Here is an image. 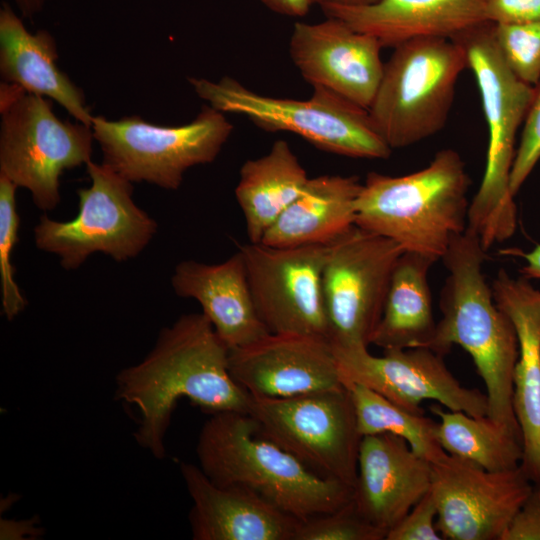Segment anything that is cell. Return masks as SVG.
Masks as SVG:
<instances>
[{
	"label": "cell",
	"mask_w": 540,
	"mask_h": 540,
	"mask_svg": "<svg viewBox=\"0 0 540 540\" xmlns=\"http://www.w3.org/2000/svg\"><path fill=\"white\" fill-rule=\"evenodd\" d=\"M228 354L202 313L185 314L160 331L141 362L116 375L114 398L135 408L139 446L157 459L166 456V432L182 397L210 414L247 412L251 396L232 378Z\"/></svg>",
	"instance_id": "6da1fadb"
},
{
	"label": "cell",
	"mask_w": 540,
	"mask_h": 540,
	"mask_svg": "<svg viewBox=\"0 0 540 540\" xmlns=\"http://www.w3.org/2000/svg\"><path fill=\"white\" fill-rule=\"evenodd\" d=\"M486 252L477 234L467 227L442 257L448 276L440 297L442 318L431 349L444 356L453 345L462 347L484 382L487 417L522 439L513 406L518 339L484 276Z\"/></svg>",
	"instance_id": "7a4b0ae2"
},
{
	"label": "cell",
	"mask_w": 540,
	"mask_h": 540,
	"mask_svg": "<svg viewBox=\"0 0 540 540\" xmlns=\"http://www.w3.org/2000/svg\"><path fill=\"white\" fill-rule=\"evenodd\" d=\"M199 467L215 484L251 490L304 520L333 512L353 499L354 488L323 477L265 437L247 412L212 413L196 445Z\"/></svg>",
	"instance_id": "3957f363"
},
{
	"label": "cell",
	"mask_w": 540,
	"mask_h": 540,
	"mask_svg": "<svg viewBox=\"0 0 540 540\" xmlns=\"http://www.w3.org/2000/svg\"><path fill=\"white\" fill-rule=\"evenodd\" d=\"M469 186L466 165L451 148L406 175L370 172L356 200L355 225L437 262L467 229Z\"/></svg>",
	"instance_id": "277c9868"
},
{
	"label": "cell",
	"mask_w": 540,
	"mask_h": 540,
	"mask_svg": "<svg viewBox=\"0 0 540 540\" xmlns=\"http://www.w3.org/2000/svg\"><path fill=\"white\" fill-rule=\"evenodd\" d=\"M453 40L464 49L475 77L488 127L486 164L481 184L468 209L467 227L487 251L516 230L517 208L510 173L518 129L524 123L535 89L517 78L503 60L494 38V23L485 21Z\"/></svg>",
	"instance_id": "5b68a950"
},
{
	"label": "cell",
	"mask_w": 540,
	"mask_h": 540,
	"mask_svg": "<svg viewBox=\"0 0 540 540\" xmlns=\"http://www.w3.org/2000/svg\"><path fill=\"white\" fill-rule=\"evenodd\" d=\"M466 68L465 51L453 39L419 38L393 48L368 108L384 142L399 149L440 132Z\"/></svg>",
	"instance_id": "8992f818"
},
{
	"label": "cell",
	"mask_w": 540,
	"mask_h": 540,
	"mask_svg": "<svg viewBox=\"0 0 540 540\" xmlns=\"http://www.w3.org/2000/svg\"><path fill=\"white\" fill-rule=\"evenodd\" d=\"M195 93L223 112L245 116L266 132L296 134L316 148L351 158L387 159L392 149L378 134L367 109L322 88L308 99L259 94L236 79H188Z\"/></svg>",
	"instance_id": "52a82bcc"
},
{
	"label": "cell",
	"mask_w": 540,
	"mask_h": 540,
	"mask_svg": "<svg viewBox=\"0 0 540 540\" xmlns=\"http://www.w3.org/2000/svg\"><path fill=\"white\" fill-rule=\"evenodd\" d=\"M0 114V174L29 190L39 209H54L63 172L91 161L92 127L59 119L50 99L6 82Z\"/></svg>",
	"instance_id": "ba28073f"
},
{
	"label": "cell",
	"mask_w": 540,
	"mask_h": 540,
	"mask_svg": "<svg viewBox=\"0 0 540 540\" xmlns=\"http://www.w3.org/2000/svg\"><path fill=\"white\" fill-rule=\"evenodd\" d=\"M225 113L204 105L181 126H159L140 116L108 120L94 116L92 131L104 164L131 183L177 190L191 167L213 162L233 131Z\"/></svg>",
	"instance_id": "9c48e42d"
},
{
	"label": "cell",
	"mask_w": 540,
	"mask_h": 540,
	"mask_svg": "<svg viewBox=\"0 0 540 540\" xmlns=\"http://www.w3.org/2000/svg\"><path fill=\"white\" fill-rule=\"evenodd\" d=\"M91 185L77 191L79 211L69 221L41 216L37 248L59 257L65 270L79 268L96 252L118 262L139 255L157 232V222L133 200V186L108 165L86 164Z\"/></svg>",
	"instance_id": "30bf717a"
},
{
	"label": "cell",
	"mask_w": 540,
	"mask_h": 540,
	"mask_svg": "<svg viewBox=\"0 0 540 540\" xmlns=\"http://www.w3.org/2000/svg\"><path fill=\"white\" fill-rule=\"evenodd\" d=\"M247 413L259 431L315 473L354 488L362 435L349 390L252 397Z\"/></svg>",
	"instance_id": "8fae6325"
},
{
	"label": "cell",
	"mask_w": 540,
	"mask_h": 540,
	"mask_svg": "<svg viewBox=\"0 0 540 540\" xmlns=\"http://www.w3.org/2000/svg\"><path fill=\"white\" fill-rule=\"evenodd\" d=\"M403 252L393 240L356 225L328 244L322 282L333 346L371 344Z\"/></svg>",
	"instance_id": "7c38bea8"
},
{
	"label": "cell",
	"mask_w": 540,
	"mask_h": 540,
	"mask_svg": "<svg viewBox=\"0 0 540 540\" xmlns=\"http://www.w3.org/2000/svg\"><path fill=\"white\" fill-rule=\"evenodd\" d=\"M242 253L256 311L269 333L328 339L323 268L328 245L244 244Z\"/></svg>",
	"instance_id": "4fadbf2b"
},
{
	"label": "cell",
	"mask_w": 540,
	"mask_h": 540,
	"mask_svg": "<svg viewBox=\"0 0 540 540\" xmlns=\"http://www.w3.org/2000/svg\"><path fill=\"white\" fill-rule=\"evenodd\" d=\"M431 466L442 539L501 540L533 486L520 466L487 471L447 453Z\"/></svg>",
	"instance_id": "5bb4252c"
},
{
	"label": "cell",
	"mask_w": 540,
	"mask_h": 540,
	"mask_svg": "<svg viewBox=\"0 0 540 540\" xmlns=\"http://www.w3.org/2000/svg\"><path fill=\"white\" fill-rule=\"evenodd\" d=\"M332 347L344 386L361 384L415 413L424 414L421 403L434 400L452 411L487 416L486 394L464 387L444 356L430 348L388 349L374 356L368 347Z\"/></svg>",
	"instance_id": "9a60e30c"
},
{
	"label": "cell",
	"mask_w": 540,
	"mask_h": 540,
	"mask_svg": "<svg viewBox=\"0 0 540 540\" xmlns=\"http://www.w3.org/2000/svg\"><path fill=\"white\" fill-rule=\"evenodd\" d=\"M382 48L374 36L327 16L318 23L295 22L289 40L292 63L307 83L367 110L383 74Z\"/></svg>",
	"instance_id": "2e32d148"
},
{
	"label": "cell",
	"mask_w": 540,
	"mask_h": 540,
	"mask_svg": "<svg viewBox=\"0 0 540 540\" xmlns=\"http://www.w3.org/2000/svg\"><path fill=\"white\" fill-rule=\"evenodd\" d=\"M234 381L250 396L281 398L343 387L329 340L268 333L228 354Z\"/></svg>",
	"instance_id": "e0dca14e"
},
{
	"label": "cell",
	"mask_w": 540,
	"mask_h": 540,
	"mask_svg": "<svg viewBox=\"0 0 540 540\" xmlns=\"http://www.w3.org/2000/svg\"><path fill=\"white\" fill-rule=\"evenodd\" d=\"M431 462L401 437H362L353 502L372 525L388 533L430 490Z\"/></svg>",
	"instance_id": "ac0fdd59"
},
{
	"label": "cell",
	"mask_w": 540,
	"mask_h": 540,
	"mask_svg": "<svg viewBox=\"0 0 540 540\" xmlns=\"http://www.w3.org/2000/svg\"><path fill=\"white\" fill-rule=\"evenodd\" d=\"M491 287L518 339L513 406L523 440L520 468L533 485L540 486V290L527 278L511 277L503 269Z\"/></svg>",
	"instance_id": "d6986e66"
},
{
	"label": "cell",
	"mask_w": 540,
	"mask_h": 540,
	"mask_svg": "<svg viewBox=\"0 0 540 540\" xmlns=\"http://www.w3.org/2000/svg\"><path fill=\"white\" fill-rule=\"evenodd\" d=\"M180 472L193 502L194 540H294L299 519L255 492L217 485L192 463H180Z\"/></svg>",
	"instance_id": "ffe728a7"
},
{
	"label": "cell",
	"mask_w": 540,
	"mask_h": 540,
	"mask_svg": "<svg viewBox=\"0 0 540 540\" xmlns=\"http://www.w3.org/2000/svg\"><path fill=\"white\" fill-rule=\"evenodd\" d=\"M174 292L199 302L228 349L249 345L269 332L253 301L242 253L218 264L179 262L171 278Z\"/></svg>",
	"instance_id": "44dd1931"
},
{
	"label": "cell",
	"mask_w": 540,
	"mask_h": 540,
	"mask_svg": "<svg viewBox=\"0 0 540 540\" xmlns=\"http://www.w3.org/2000/svg\"><path fill=\"white\" fill-rule=\"evenodd\" d=\"M325 16L374 36L382 47L429 37L452 39L485 22L483 0H378L370 5H324Z\"/></svg>",
	"instance_id": "7402d4cb"
},
{
	"label": "cell",
	"mask_w": 540,
	"mask_h": 540,
	"mask_svg": "<svg viewBox=\"0 0 540 540\" xmlns=\"http://www.w3.org/2000/svg\"><path fill=\"white\" fill-rule=\"evenodd\" d=\"M58 50L47 30L31 33L23 18L3 2L0 8V75L3 82L56 101L77 121L92 125L84 92L56 62Z\"/></svg>",
	"instance_id": "603a6c76"
},
{
	"label": "cell",
	"mask_w": 540,
	"mask_h": 540,
	"mask_svg": "<svg viewBox=\"0 0 540 540\" xmlns=\"http://www.w3.org/2000/svg\"><path fill=\"white\" fill-rule=\"evenodd\" d=\"M357 176L309 178L300 195L265 232L261 243L274 247L328 245L355 225Z\"/></svg>",
	"instance_id": "cb8c5ba5"
},
{
	"label": "cell",
	"mask_w": 540,
	"mask_h": 540,
	"mask_svg": "<svg viewBox=\"0 0 540 540\" xmlns=\"http://www.w3.org/2000/svg\"><path fill=\"white\" fill-rule=\"evenodd\" d=\"M434 263L417 253H402L394 268L371 344L383 350L431 349L437 322L433 314L428 271Z\"/></svg>",
	"instance_id": "d4e9b609"
},
{
	"label": "cell",
	"mask_w": 540,
	"mask_h": 540,
	"mask_svg": "<svg viewBox=\"0 0 540 540\" xmlns=\"http://www.w3.org/2000/svg\"><path fill=\"white\" fill-rule=\"evenodd\" d=\"M308 180L306 170L283 139L276 140L265 155L243 163L235 197L244 216L249 242H261Z\"/></svg>",
	"instance_id": "484cf974"
},
{
	"label": "cell",
	"mask_w": 540,
	"mask_h": 540,
	"mask_svg": "<svg viewBox=\"0 0 540 540\" xmlns=\"http://www.w3.org/2000/svg\"><path fill=\"white\" fill-rule=\"evenodd\" d=\"M439 417L437 441L449 455L472 462L487 471H505L520 466L523 441L493 423L487 416L474 417L463 411L433 404Z\"/></svg>",
	"instance_id": "4316f807"
},
{
	"label": "cell",
	"mask_w": 540,
	"mask_h": 540,
	"mask_svg": "<svg viewBox=\"0 0 540 540\" xmlns=\"http://www.w3.org/2000/svg\"><path fill=\"white\" fill-rule=\"evenodd\" d=\"M345 387L351 394L362 436L382 433L399 436L431 463L446 454L437 441L438 422L434 419L409 411L361 384Z\"/></svg>",
	"instance_id": "83f0119b"
},
{
	"label": "cell",
	"mask_w": 540,
	"mask_h": 540,
	"mask_svg": "<svg viewBox=\"0 0 540 540\" xmlns=\"http://www.w3.org/2000/svg\"><path fill=\"white\" fill-rule=\"evenodd\" d=\"M17 188L0 174V287L2 313L8 320H13L22 312L27 303L15 281V269L11 262L20 225L15 199Z\"/></svg>",
	"instance_id": "f1b7e54d"
},
{
	"label": "cell",
	"mask_w": 540,
	"mask_h": 540,
	"mask_svg": "<svg viewBox=\"0 0 540 540\" xmlns=\"http://www.w3.org/2000/svg\"><path fill=\"white\" fill-rule=\"evenodd\" d=\"M494 38L509 69L524 83L540 82V21L494 24Z\"/></svg>",
	"instance_id": "f546056e"
},
{
	"label": "cell",
	"mask_w": 540,
	"mask_h": 540,
	"mask_svg": "<svg viewBox=\"0 0 540 540\" xmlns=\"http://www.w3.org/2000/svg\"><path fill=\"white\" fill-rule=\"evenodd\" d=\"M386 536L357 511L352 499L333 512L299 520L294 540H386Z\"/></svg>",
	"instance_id": "4dcf8cb0"
},
{
	"label": "cell",
	"mask_w": 540,
	"mask_h": 540,
	"mask_svg": "<svg viewBox=\"0 0 540 540\" xmlns=\"http://www.w3.org/2000/svg\"><path fill=\"white\" fill-rule=\"evenodd\" d=\"M540 83V82H539ZM540 160V84L527 112L520 144L510 173V190L515 196Z\"/></svg>",
	"instance_id": "1f68e13d"
},
{
	"label": "cell",
	"mask_w": 540,
	"mask_h": 540,
	"mask_svg": "<svg viewBox=\"0 0 540 540\" xmlns=\"http://www.w3.org/2000/svg\"><path fill=\"white\" fill-rule=\"evenodd\" d=\"M436 519L437 506L429 490L387 533L386 540H440Z\"/></svg>",
	"instance_id": "d6a6232c"
},
{
	"label": "cell",
	"mask_w": 540,
	"mask_h": 540,
	"mask_svg": "<svg viewBox=\"0 0 540 540\" xmlns=\"http://www.w3.org/2000/svg\"><path fill=\"white\" fill-rule=\"evenodd\" d=\"M486 21L517 24L540 21V0H483Z\"/></svg>",
	"instance_id": "836d02e7"
},
{
	"label": "cell",
	"mask_w": 540,
	"mask_h": 540,
	"mask_svg": "<svg viewBox=\"0 0 540 540\" xmlns=\"http://www.w3.org/2000/svg\"><path fill=\"white\" fill-rule=\"evenodd\" d=\"M501 540H540V486H532Z\"/></svg>",
	"instance_id": "e575fe53"
},
{
	"label": "cell",
	"mask_w": 540,
	"mask_h": 540,
	"mask_svg": "<svg viewBox=\"0 0 540 540\" xmlns=\"http://www.w3.org/2000/svg\"><path fill=\"white\" fill-rule=\"evenodd\" d=\"M276 14L289 17L305 16L313 5L312 0H260Z\"/></svg>",
	"instance_id": "d590c367"
},
{
	"label": "cell",
	"mask_w": 540,
	"mask_h": 540,
	"mask_svg": "<svg viewBox=\"0 0 540 540\" xmlns=\"http://www.w3.org/2000/svg\"><path fill=\"white\" fill-rule=\"evenodd\" d=\"M502 253L518 256L524 259L525 265L521 269L523 277L540 279V245L531 251L525 252L519 249L503 250Z\"/></svg>",
	"instance_id": "8d00e7d4"
},
{
	"label": "cell",
	"mask_w": 540,
	"mask_h": 540,
	"mask_svg": "<svg viewBox=\"0 0 540 540\" xmlns=\"http://www.w3.org/2000/svg\"><path fill=\"white\" fill-rule=\"evenodd\" d=\"M22 18L33 19L44 9L49 0H12Z\"/></svg>",
	"instance_id": "74e56055"
},
{
	"label": "cell",
	"mask_w": 540,
	"mask_h": 540,
	"mask_svg": "<svg viewBox=\"0 0 540 540\" xmlns=\"http://www.w3.org/2000/svg\"><path fill=\"white\" fill-rule=\"evenodd\" d=\"M378 0H312L313 4L320 7L324 5L363 6L370 5Z\"/></svg>",
	"instance_id": "f35d334b"
}]
</instances>
